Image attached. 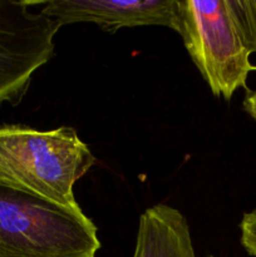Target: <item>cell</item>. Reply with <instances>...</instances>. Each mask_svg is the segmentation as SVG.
Instances as JSON below:
<instances>
[{
  "label": "cell",
  "mask_w": 256,
  "mask_h": 257,
  "mask_svg": "<svg viewBox=\"0 0 256 257\" xmlns=\"http://www.w3.org/2000/svg\"><path fill=\"white\" fill-rule=\"evenodd\" d=\"M95 157L73 127L40 131L0 125V185L30 193L72 211H82L74 185Z\"/></svg>",
  "instance_id": "cell-1"
},
{
  "label": "cell",
  "mask_w": 256,
  "mask_h": 257,
  "mask_svg": "<svg viewBox=\"0 0 256 257\" xmlns=\"http://www.w3.org/2000/svg\"><path fill=\"white\" fill-rule=\"evenodd\" d=\"M99 248L83 211L0 185V257H95Z\"/></svg>",
  "instance_id": "cell-2"
},
{
  "label": "cell",
  "mask_w": 256,
  "mask_h": 257,
  "mask_svg": "<svg viewBox=\"0 0 256 257\" xmlns=\"http://www.w3.org/2000/svg\"><path fill=\"white\" fill-rule=\"evenodd\" d=\"M181 35L215 97L230 100L256 70L231 0H180Z\"/></svg>",
  "instance_id": "cell-3"
},
{
  "label": "cell",
  "mask_w": 256,
  "mask_h": 257,
  "mask_svg": "<svg viewBox=\"0 0 256 257\" xmlns=\"http://www.w3.org/2000/svg\"><path fill=\"white\" fill-rule=\"evenodd\" d=\"M40 2L0 0V104L19 103L33 74L54 55L59 24L35 10Z\"/></svg>",
  "instance_id": "cell-4"
},
{
  "label": "cell",
  "mask_w": 256,
  "mask_h": 257,
  "mask_svg": "<svg viewBox=\"0 0 256 257\" xmlns=\"http://www.w3.org/2000/svg\"><path fill=\"white\" fill-rule=\"evenodd\" d=\"M40 7L43 14L54 19L60 28L94 23L108 33L143 25L180 30V0H47Z\"/></svg>",
  "instance_id": "cell-5"
},
{
  "label": "cell",
  "mask_w": 256,
  "mask_h": 257,
  "mask_svg": "<svg viewBox=\"0 0 256 257\" xmlns=\"http://www.w3.org/2000/svg\"><path fill=\"white\" fill-rule=\"evenodd\" d=\"M133 257H196L187 218L158 203L141 215Z\"/></svg>",
  "instance_id": "cell-6"
},
{
  "label": "cell",
  "mask_w": 256,
  "mask_h": 257,
  "mask_svg": "<svg viewBox=\"0 0 256 257\" xmlns=\"http://www.w3.org/2000/svg\"><path fill=\"white\" fill-rule=\"evenodd\" d=\"M251 54L256 53V0H231Z\"/></svg>",
  "instance_id": "cell-7"
},
{
  "label": "cell",
  "mask_w": 256,
  "mask_h": 257,
  "mask_svg": "<svg viewBox=\"0 0 256 257\" xmlns=\"http://www.w3.org/2000/svg\"><path fill=\"white\" fill-rule=\"evenodd\" d=\"M241 245L250 256L256 257V210L245 213L240 222Z\"/></svg>",
  "instance_id": "cell-8"
},
{
  "label": "cell",
  "mask_w": 256,
  "mask_h": 257,
  "mask_svg": "<svg viewBox=\"0 0 256 257\" xmlns=\"http://www.w3.org/2000/svg\"><path fill=\"white\" fill-rule=\"evenodd\" d=\"M242 105L245 112L256 120V90H246Z\"/></svg>",
  "instance_id": "cell-9"
},
{
  "label": "cell",
  "mask_w": 256,
  "mask_h": 257,
  "mask_svg": "<svg viewBox=\"0 0 256 257\" xmlns=\"http://www.w3.org/2000/svg\"><path fill=\"white\" fill-rule=\"evenodd\" d=\"M208 257H213V256H208Z\"/></svg>",
  "instance_id": "cell-10"
}]
</instances>
